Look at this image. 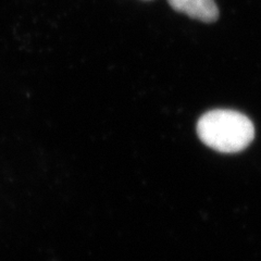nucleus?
<instances>
[{"mask_svg":"<svg viewBox=\"0 0 261 261\" xmlns=\"http://www.w3.org/2000/svg\"><path fill=\"white\" fill-rule=\"evenodd\" d=\"M200 141L219 152L244 150L255 137V127L245 114L228 109L206 112L197 123Z\"/></svg>","mask_w":261,"mask_h":261,"instance_id":"nucleus-1","label":"nucleus"},{"mask_svg":"<svg viewBox=\"0 0 261 261\" xmlns=\"http://www.w3.org/2000/svg\"><path fill=\"white\" fill-rule=\"evenodd\" d=\"M170 6L177 12L185 13L201 22H215L219 16L215 0H168Z\"/></svg>","mask_w":261,"mask_h":261,"instance_id":"nucleus-2","label":"nucleus"}]
</instances>
